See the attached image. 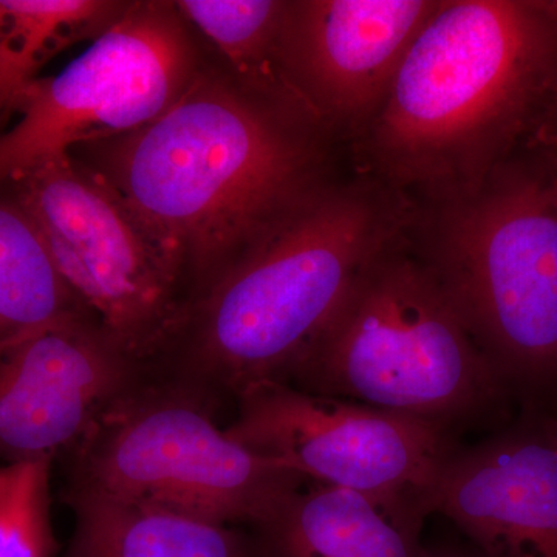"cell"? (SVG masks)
Returning <instances> with one entry per match:
<instances>
[{
  "label": "cell",
  "mask_w": 557,
  "mask_h": 557,
  "mask_svg": "<svg viewBox=\"0 0 557 557\" xmlns=\"http://www.w3.org/2000/svg\"><path fill=\"white\" fill-rule=\"evenodd\" d=\"M420 557H482L479 553L471 555V553L463 552V549L449 548V547H437L421 549Z\"/></svg>",
  "instance_id": "ffe728a7"
},
{
  "label": "cell",
  "mask_w": 557,
  "mask_h": 557,
  "mask_svg": "<svg viewBox=\"0 0 557 557\" xmlns=\"http://www.w3.org/2000/svg\"><path fill=\"white\" fill-rule=\"evenodd\" d=\"M129 2L0 0V123L20 112L44 65L108 30Z\"/></svg>",
  "instance_id": "2e32d148"
},
{
  "label": "cell",
  "mask_w": 557,
  "mask_h": 557,
  "mask_svg": "<svg viewBox=\"0 0 557 557\" xmlns=\"http://www.w3.org/2000/svg\"><path fill=\"white\" fill-rule=\"evenodd\" d=\"M175 2H129L67 67L39 78L0 134V183L27 177L90 143L123 137L174 104L203 67Z\"/></svg>",
  "instance_id": "ba28073f"
},
{
  "label": "cell",
  "mask_w": 557,
  "mask_h": 557,
  "mask_svg": "<svg viewBox=\"0 0 557 557\" xmlns=\"http://www.w3.org/2000/svg\"><path fill=\"white\" fill-rule=\"evenodd\" d=\"M76 311L0 350V463L67 457L148 376Z\"/></svg>",
  "instance_id": "8fae6325"
},
{
  "label": "cell",
  "mask_w": 557,
  "mask_h": 557,
  "mask_svg": "<svg viewBox=\"0 0 557 557\" xmlns=\"http://www.w3.org/2000/svg\"><path fill=\"white\" fill-rule=\"evenodd\" d=\"M417 214L369 175L329 180L189 304L150 376L212 410L255 384L285 381Z\"/></svg>",
  "instance_id": "3957f363"
},
{
  "label": "cell",
  "mask_w": 557,
  "mask_h": 557,
  "mask_svg": "<svg viewBox=\"0 0 557 557\" xmlns=\"http://www.w3.org/2000/svg\"><path fill=\"white\" fill-rule=\"evenodd\" d=\"M309 483L251 528L262 557H420L421 505Z\"/></svg>",
  "instance_id": "4fadbf2b"
},
{
  "label": "cell",
  "mask_w": 557,
  "mask_h": 557,
  "mask_svg": "<svg viewBox=\"0 0 557 557\" xmlns=\"http://www.w3.org/2000/svg\"><path fill=\"white\" fill-rule=\"evenodd\" d=\"M552 420H553V423H555L556 431H557V417L556 418H552Z\"/></svg>",
  "instance_id": "7402d4cb"
},
{
  "label": "cell",
  "mask_w": 557,
  "mask_h": 557,
  "mask_svg": "<svg viewBox=\"0 0 557 557\" xmlns=\"http://www.w3.org/2000/svg\"><path fill=\"white\" fill-rule=\"evenodd\" d=\"M482 557H557V431L552 418L458 450L428 498Z\"/></svg>",
  "instance_id": "7c38bea8"
},
{
  "label": "cell",
  "mask_w": 557,
  "mask_h": 557,
  "mask_svg": "<svg viewBox=\"0 0 557 557\" xmlns=\"http://www.w3.org/2000/svg\"><path fill=\"white\" fill-rule=\"evenodd\" d=\"M75 528L64 557H262L255 531L86 487H65Z\"/></svg>",
  "instance_id": "5bb4252c"
},
{
  "label": "cell",
  "mask_w": 557,
  "mask_h": 557,
  "mask_svg": "<svg viewBox=\"0 0 557 557\" xmlns=\"http://www.w3.org/2000/svg\"><path fill=\"white\" fill-rule=\"evenodd\" d=\"M284 383L453 429L509 392L410 245V233L358 282Z\"/></svg>",
  "instance_id": "5b68a950"
},
{
  "label": "cell",
  "mask_w": 557,
  "mask_h": 557,
  "mask_svg": "<svg viewBox=\"0 0 557 557\" xmlns=\"http://www.w3.org/2000/svg\"><path fill=\"white\" fill-rule=\"evenodd\" d=\"M53 458L0 463V557H57Z\"/></svg>",
  "instance_id": "ac0fdd59"
},
{
  "label": "cell",
  "mask_w": 557,
  "mask_h": 557,
  "mask_svg": "<svg viewBox=\"0 0 557 557\" xmlns=\"http://www.w3.org/2000/svg\"><path fill=\"white\" fill-rule=\"evenodd\" d=\"M226 434L307 482L410 502L428 498L458 446L453 429L265 381L236 398ZM429 516V512H428Z\"/></svg>",
  "instance_id": "9c48e42d"
},
{
  "label": "cell",
  "mask_w": 557,
  "mask_h": 557,
  "mask_svg": "<svg viewBox=\"0 0 557 557\" xmlns=\"http://www.w3.org/2000/svg\"><path fill=\"white\" fill-rule=\"evenodd\" d=\"M58 273L81 309L149 366L188 309L185 267L129 201L83 161L62 157L16 183Z\"/></svg>",
  "instance_id": "52a82bcc"
},
{
  "label": "cell",
  "mask_w": 557,
  "mask_h": 557,
  "mask_svg": "<svg viewBox=\"0 0 557 557\" xmlns=\"http://www.w3.org/2000/svg\"><path fill=\"white\" fill-rule=\"evenodd\" d=\"M410 245L508 387H557V161L525 143L471 196L418 207Z\"/></svg>",
  "instance_id": "277c9868"
},
{
  "label": "cell",
  "mask_w": 557,
  "mask_h": 557,
  "mask_svg": "<svg viewBox=\"0 0 557 557\" xmlns=\"http://www.w3.org/2000/svg\"><path fill=\"white\" fill-rule=\"evenodd\" d=\"M527 143L557 150V76L533 135Z\"/></svg>",
  "instance_id": "d6986e66"
},
{
  "label": "cell",
  "mask_w": 557,
  "mask_h": 557,
  "mask_svg": "<svg viewBox=\"0 0 557 557\" xmlns=\"http://www.w3.org/2000/svg\"><path fill=\"white\" fill-rule=\"evenodd\" d=\"M214 417L148 373L69 454L67 486L222 525H262L307 480L245 448Z\"/></svg>",
  "instance_id": "8992f818"
},
{
  "label": "cell",
  "mask_w": 557,
  "mask_h": 557,
  "mask_svg": "<svg viewBox=\"0 0 557 557\" xmlns=\"http://www.w3.org/2000/svg\"><path fill=\"white\" fill-rule=\"evenodd\" d=\"M440 0H288L282 60L292 89L332 143L379 112Z\"/></svg>",
  "instance_id": "30bf717a"
},
{
  "label": "cell",
  "mask_w": 557,
  "mask_h": 557,
  "mask_svg": "<svg viewBox=\"0 0 557 557\" xmlns=\"http://www.w3.org/2000/svg\"><path fill=\"white\" fill-rule=\"evenodd\" d=\"M557 76V0H440L354 171L435 207L471 196L533 135Z\"/></svg>",
  "instance_id": "7a4b0ae2"
},
{
  "label": "cell",
  "mask_w": 557,
  "mask_h": 557,
  "mask_svg": "<svg viewBox=\"0 0 557 557\" xmlns=\"http://www.w3.org/2000/svg\"><path fill=\"white\" fill-rule=\"evenodd\" d=\"M332 148L324 135L207 64L159 119L79 146L90 153L81 161L182 260L189 304L335 177Z\"/></svg>",
  "instance_id": "6da1fadb"
},
{
  "label": "cell",
  "mask_w": 557,
  "mask_h": 557,
  "mask_svg": "<svg viewBox=\"0 0 557 557\" xmlns=\"http://www.w3.org/2000/svg\"><path fill=\"white\" fill-rule=\"evenodd\" d=\"M84 311L20 203L0 201V350Z\"/></svg>",
  "instance_id": "e0dca14e"
},
{
  "label": "cell",
  "mask_w": 557,
  "mask_h": 557,
  "mask_svg": "<svg viewBox=\"0 0 557 557\" xmlns=\"http://www.w3.org/2000/svg\"><path fill=\"white\" fill-rule=\"evenodd\" d=\"M287 2L178 0L175 7L193 32L203 36L218 51L222 61L220 67L228 73L234 83L322 134L292 89L285 73L282 30Z\"/></svg>",
  "instance_id": "9a60e30c"
},
{
  "label": "cell",
  "mask_w": 557,
  "mask_h": 557,
  "mask_svg": "<svg viewBox=\"0 0 557 557\" xmlns=\"http://www.w3.org/2000/svg\"><path fill=\"white\" fill-rule=\"evenodd\" d=\"M545 149H547V148H545ZM548 150H549V152L553 153V156H555V159L557 161V150H553V149H548Z\"/></svg>",
  "instance_id": "44dd1931"
}]
</instances>
